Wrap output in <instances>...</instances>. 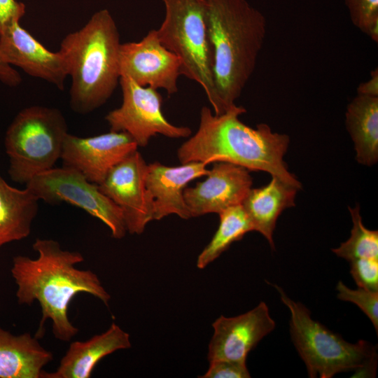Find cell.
<instances>
[{"mask_svg": "<svg viewBox=\"0 0 378 378\" xmlns=\"http://www.w3.org/2000/svg\"><path fill=\"white\" fill-rule=\"evenodd\" d=\"M214 77L224 112L235 105L255 69L266 35L264 15L246 0H205Z\"/></svg>", "mask_w": 378, "mask_h": 378, "instance_id": "cell-3", "label": "cell"}, {"mask_svg": "<svg viewBox=\"0 0 378 378\" xmlns=\"http://www.w3.org/2000/svg\"><path fill=\"white\" fill-rule=\"evenodd\" d=\"M219 214L220 223L210 242L197 259V267L203 269L218 258L235 241L241 240L252 225L241 204L230 207Z\"/></svg>", "mask_w": 378, "mask_h": 378, "instance_id": "cell-22", "label": "cell"}, {"mask_svg": "<svg viewBox=\"0 0 378 378\" xmlns=\"http://www.w3.org/2000/svg\"><path fill=\"white\" fill-rule=\"evenodd\" d=\"M337 298L356 304L372 322L378 332V291L365 288L351 289L340 281L337 286Z\"/></svg>", "mask_w": 378, "mask_h": 378, "instance_id": "cell-25", "label": "cell"}, {"mask_svg": "<svg viewBox=\"0 0 378 378\" xmlns=\"http://www.w3.org/2000/svg\"><path fill=\"white\" fill-rule=\"evenodd\" d=\"M138 146L127 132L111 131L90 137L68 133L61 160L62 166L76 170L89 181L100 184L109 171Z\"/></svg>", "mask_w": 378, "mask_h": 378, "instance_id": "cell-12", "label": "cell"}, {"mask_svg": "<svg viewBox=\"0 0 378 378\" xmlns=\"http://www.w3.org/2000/svg\"><path fill=\"white\" fill-rule=\"evenodd\" d=\"M67 134L66 119L58 108L31 106L21 110L5 136L10 178L26 185L37 174L55 167Z\"/></svg>", "mask_w": 378, "mask_h": 378, "instance_id": "cell-7", "label": "cell"}, {"mask_svg": "<svg viewBox=\"0 0 378 378\" xmlns=\"http://www.w3.org/2000/svg\"><path fill=\"white\" fill-rule=\"evenodd\" d=\"M201 378H249L251 374L246 362L231 360H215Z\"/></svg>", "mask_w": 378, "mask_h": 378, "instance_id": "cell-27", "label": "cell"}, {"mask_svg": "<svg viewBox=\"0 0 378 378\" xmlns=\"http://www.w3.org/2000/svg\"><path fill=\"white\" fill-rule=\"evenodd\" d=\"M53 360L36 336L13 335L0 327V378H43Z\"/></svg>", "mask_w": 378, "mask_h": 378, "instance_id": "cell-18", "label": "cell"}, {"mask_svg": "<svg viewBox=\"0 0 378 378\" xmlns=\"http://www.w3.org/2000/svg\"><path fill=\"white\" fill-rule=\"evenodd\" d=\"M119 83L122 103L105 117L111 131L128 133L141 147L147 146L156 134L172 139L191 135L189 127L174 125L166 119L162 97L156 89L142 87L127 76H120Z\"/></svg>", "mask_w": 378, "mask_h": 378, "instance_id": "cell-9", "label": "cell"}, {"mask_svg": "<svg viewBox=\"0 0 378 378\" xmlns=\"http://www.w3.org/2000/svg\"><path fill=\"white\" fill-rule=\"evenodd\" d=\"M358 94L378 97V70L374 69L370 73V78L360 83L357 88Z\"/></svg>", "mask_w": 378, "mask_h": 378, "instance_id": "cell-30", "label": "cell"}, {"mask_svg": "<svg viewBox=\"0 0 378 378\" xmlns=\"http://www.w3.org/2000/svg\"><path fill=\"white\" fill-rule=\"evenodd\" d=\"M44 202L55 204L66 202L99 219L115 239L122 238L126 225L121 210L99 190L75 169L53 167L32 178L26 185Z\"/></svg>", "mask_w": 378, "mask_h": 378, "instance_id": "cell-8", "label": "cell"}, {"mask_svg": "<svg viewBox=\"0 0 378 378\" xmlns=\"http://www.w3.org/2000/svg\"><path fill=\"white\" fill-rule=\"evenodd\" d=\"M246 168L227 162H214L206 178L186 188L185 202L191 218L241 204L251 189L253 179Z\"/></svg>", "mask_w": 378, "mask_h": 378, "instance_id": "cell-14", "label": "cell"}, {"mask_svg": "<svg viewBox=\"0 0 378 378\" xmlns=\"http://www.w3.org/2000/svg\"><path fill=\"white\" fill-rule=\"evenodd\" d=\"M164 18L156 29L160 43L181 62V75L204 90L214 114L224 113L214 77V53L205 0H162Z\"/></svg>", "mask_w": 378, "mask_h": 378, "instance_id": "cell-6", "label": "cell"}, {"mask_svg": "<svg viewBox=\"0 0 378 378\" xmlns=\"http://www.w3.org/2000/svg\"><path fill=\"white\" fill-rule=\"evenodd\" d=\"M147 167L136 150L115 165L98 185L121 210L130 234H141L153 220V204L146 187Z\"/></svg>", "mask_w": 378, "mask_h": 378, "instance_id": "cell-10", "label": "cell"}, {"mask_svg": "<svg viewBox=\"0 0 378 378\" xmlns=\"http://www.w3.org/2000/svg\"><path fill=\"white\" fill-rule=\"evenodd\" d=\"M202 162H189L169 167L155 162L148 164L146 187L153 204V218L160 220L170 214L183 219L191 218L183 191L194 179L206 176L209 169Z\"/></svg>", "mask_w": 378, "mask_h": 378, "instance_id": "cell-16", "label": "cell"}, {"mask_svg": "<svg viewBox=\"0 0 378 378\" xmlns=\"http://www.w3.org/2000/svg\"><path fill=\"white\" fill-rule=\"evenodd\" d=\"M25 14V5L15 0H0V35L14 22H20Z\"/></svg>", "mask_w": 378, "mask_h": 378, "instance_id": "cell-28", "label": "cell"}, {"mask_svg": "<svg viewBox=\"0 0 378 378\" xmlns=\"http://www.w3.org/2000/svg\"><path fill=\"white\" fill-rule=\"evenodd\" d=\"M349 262L351 275L358 286L378 291V259L359 258Z\"/></svg>", "mask_w": 378, "mask_h": 378, "instance_id": "cell-26", "label": "cell"}, {"mask_svg": "<svg viewBox=\"0 0 378 378\" xmlns=\"http://www.w3.org/2000/svg\"><path fill=\"white\" fill-rule=\"evenodd\" d=\"M131 346L130 335L113 323L105 332L88 340L71 342L57 370L45 372L43 378H89L104 357Z\"/></svg>", "mask_w": 378, "mask_h": 378, "instance_id": "cell-17", "label": "cell"}, {"mask_svg": "<svg viewBox=\"0 0 378 378\" xmlns=\"http://www.w3.org/2000/svg\"><path fill=\"white\" fill-rule=\"evenodd\" d=\"M290 313L292 341L304 363L309 377L331 378L337 373L356 371L374 375L377 349L369 342L350 343L311 317L303 304L291 300L284 290L273 285Z\"/></svg>", "mask_w": 378, "mask_h": 378, "instance_id": "cell-5", "label": "cell"}, {"mask_svg": "<svg viewBox=\"0 0 378 378\" xmlns=\"http://www.w3.org/2000/svg\"><path fill=\"white\" fill-rule=\"evenodd\" d=\"M33 248L38 258L17 255L13 259L11 274L17 285L16 297L20 304L38 301L42 317L37 338L43 335L44 323L52 321L54 336L63 342L70 341L78 332L68 317L71 300L85 293L108 304L111 295L97 275L90 270H79L76 265L84 260L78 251L62 248L50 239H36Z\"/></svg>", "mask_w": 378, "mask_h": 378, "instance_id": "cell-1", "label": "cell"}, {"mask_svg": "<svg viewBox=\"0 0 378 378\" xmlns=\"http://www.w3.org/2000/svg\"><path fill=\"white\" fill-rule=\"evenodd\" d=\"M354 25L378 42V0H344Z\"/></svg>", "mask_w": 378, "mask_h": 378, "instance_id": "cell-24", "label": "cell"}, {"mask_svg": "<svg viewBox=\"0 0 378 378\" xmlns=\"http://www.w3.org/2000/svg\"><path fill=\"white\" fill-rule=\"evenodd\" d=\"M298 190L272 176L267 186L251 188L241 204L253 230L263 235L272 249L276 220L284 209L295 206Z\"/></svg>", "mask_w": 378, "mask_h": 378, "instance_id": "cell-19", "label": "cell"}, {"mask_svg": "<svg viewBox=\"0 0 378 378\" xmlns=\"http://www.w3.org/2000/svg\"><path fill=\"white\" fill-rule=\"evenodd\" d=\"M276 326L264 302L234 317L220 316L212 323L214 333L209 344L207 359L246 362L249 352Z\"/></svg>", "mask_w": 378, "mask_h": 378, "instance_id": "cell-13", "label": "cell"}, {"mask_svg": "<svg viewBox=\"0 0 378 378\" xmlns=\"http://www.w3.org/2000/svg\"><path fill=\"white\" fill-rule=\"evenodd\" d=\"M245 112L244 107L235 104L224 113L215 115L203 106L196 133L177 150L181 164L230 162L249 171L270 173L301 189V183L288 172L283 159L290 141L288 136L273 132L265 123L256 128L245 125L239 119Z\"/></svg>", "mask_w": 378, "mask_h": 378, "instance_id": "cell-2", "label": "cell"}, {"mask_svg": "<svg viewBox=\"0 0 378 378\" xmlns=\"http://www.w3.org/2000/svg\"><path fill=\"white\" fill-rule=\"evenodd\" d=\"M120 45L117 25L106 9L63 38L59 52L71 78L69 104L74 112L91 113L111 97L120 78Z\"/></svg>", "mask_w": 378, "mask_h": 378, "instance_id": "cell-4", "label": "cell"}, {"mask_svg": "<svg viewBox=\"0 0 378 378\" xmlns=\"http://www.w3.org/2000/svg\"><path fill=\"white\" fill-rule=\"evenodd\" d=\"M349 210L353 223L351 236L332 251L349 262L359 258L378 259V231L364 226L358 205L354 208L349 206Z\"/></svg>", "mask_w": 378, "mask_h": 378, "instance_id": "cell-23", "label": "cell"}, {"mask_svg": "<svg viewBox=\"0 0 378 378\" xmlns=\"http://www.w3.org/2000/svg\"><path fill=\"white\" fill-rule=\"evenodd\" d=\"M0 80L9 87H17L22 82L20 74L0 57Z\"/></svg>", "mask_w": 378, "mask_h": 378, "instance_id": "cell-29", "label": "cell"}, {"mask_svg": "<svg viewBox=\"0 0 378 378\" xmlns=\"http://www.w3.org/2000/svg\"><path fill=\"white\" fill-rule=\"evenodd\" d=\"M346 127L357 161L372 166L378 160V97L358 94L348 105Z\"/></svg>", "mask_w": 378, "mask_h": 378, "instance_id": "cell-21", "label": "cell"}, {"mask_svg": "<svg viewBox=\"0 0 378 378\" xmlns=\"http://www.w3.org/2000/svg\"><path fill=\"white\" fill-rule=\"evenodd\" d=\"M119 66L120 76H129L142 87L162 88L169 94L178 91L181 62L160 43L156 29L138 42L121 43Z\"/></svg>", "mask_w": 378, "mask_h": 378, "instance_id": "cell-11", "label": "cell"}, {"mask_svg": "<svg viewBox=\"0 0 378 378\" xmlns=\"http://www.w3.org/2000/svg\"><path fill=\"white\" fill-rule=\"evenodd\" d=\"M38 202L28 188H13L0 176V247L29 236Z\"/></svg>", "mask_w": 378, "mask_h": 378, "instance_id": "cell-20", "label": "cell"}, {"mask_svg": "<svg viewBox=\"0 0 378 378\" xmlns=\"http://www.w3.org/2000/svg\"><path fill=\"white\" fill-rule=\"evenodd\" d=\"M0 57L62 90L67 78L66 62L58 52H51L35 39L19 22L6 27L0 35Z\"/></svg>", "mask_w": 378, "mask_h": 378, "instance_id": "cell-15", "label": "cell"}]
</instances>
